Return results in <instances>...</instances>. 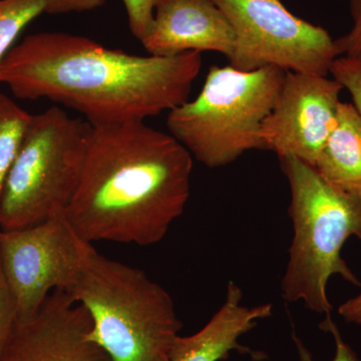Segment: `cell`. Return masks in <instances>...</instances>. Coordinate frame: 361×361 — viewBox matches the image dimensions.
<instances>
[{
    "instance_id": "cell-1",
    "label": "cell",
    "mask_w": 361,
    "mask_h": 361,
    "mask_svg": "<svg viewBox=\"0 0 361 361\" xmlns=\"http://www.w3.org/2000/svg\"><path fill=\"white\" fill-rule=\"evenodd\" d=\"M200 52L137 56L89 37L42 32L13 45L0 84L20 99H47L82 114L92 126L144 122L189 101Z\"/></svg>"
},
{
    "instance_id": "cell-2",
    "label": "cell",
    "mask_w": 361,
    "mask_h": 361,
    "mask_svg": "<svg viewBox=\"0 0 361 361\" xmlns=\"http://www.w3.org/2000/svg\"><path fill=\"white\" fill-rule=\"evenodd\" d=\"M92 127L66 219L90 243H159L186 208L193 157L145 122Z\"/></svg>"
},
{
    "instance_id": "cell-3",
    "label": "cell",
    "mask_w": 361,
    "mask_h": 361,
    "mask_svg": "<svg viewBox=\"0 0 361 361\" xmlns=\"http://www.w3.org/2000/svg\"><path fill=\"white\" fill-rule=\"evenodd\" d=\"M65 291L87 311L90 339L111 361H170L182 322L169 292L144 271L94 249Z\"/></svg>"
},
{
    "instance_id": "cell-4",
    "label": "cell",
    "mask_w": 361,
    "mask_h": 361,
    "mask_svg": "<svg viewBox=\"0 0 361 361\" xmlns=\"http://www.w3.org/2000/svg\"><path fill=\"white\" fill-rule=\"evenodd\" d=\"M279 161L290 188L288 213L294 232L282 296L287 302H302L318 314H330V278L338 275L361 286L341 255L350 237L361 240V199L330 186L314 167L294 157Z\"/></svg>"
},
{
    "instance_id": "cell-5",
    "label": "cell",
    "mask_w": 361,
    "mask_h": 361,
    "mask_svg": "<svg viewBox=\"0 0 361 361\" xmlns=\"http://www.w3.org/2000/svg\"><path fill=\"white\" fill-rule=\"evenodd\" d=\"M286 71L267 66L242 71L212 66L193 101L169 111V134L210 169L252 149H264L260 130L276 103Z\"/></svg>"
},
{
    "instance_id": "cell-6",
    "label": "cell",
    "mask_w": 361,
    "mask_h": 361,
    "mask_svg": "<svg viewBox=\"0 0 361 361\" xmlns=\"http://www.w3.org/2000/svg\"><path fill=\"white\" fill-rule=\"evenodd\" d=\"M92 125L54 106L32 115L0 200V229L66 214L82 177Z\"/></svg>"
},
{
    "instance_id": "cell-7",
    "label": "cell",
    "mask_w": 361,
    "mask_h": 361,
    "mask_svg": "<svg viewBox=\"0 0 361 361\" xmlns=\"http://www.w3.org/2000/svg\"><path fill=\"white\" fill-rule=\"evenodd\" d=\"M233 28L232 68L273 66L286 73L327 75L339 54L326 30L294 16L281 0H212Z\"/></svg>"
},
{
    "instance_id": "cell-8",
    "label": "cell",
    "mask_w": 361,
    "mask_h": 361,
    "mask_svg": "<svg viewBox=\"0 0 361 361\" xmlns=\"http://www.w3.org/2000/svg\"><path fill=\"white\" fill-rule=\"evenodd\" d=\"M94 249L66 214L20 229H0V263L18 320L32 317L52 291H65Z\"/></svg>"
},
{
    "instance_id": "cell-9",
    "label": "cell",
    "mask_w": 361,
    "mask_h": 361,
    "mask_svg": "<svg viewBox=\"0 0 361 361\" xmlns=\"http://www.w3.org/2000/svg\"><path fill=\"white\" fill-rule=\"evenodd\" d=\"M342 90L327 75L286 73L276 103L261 127L264 149L314 167L336 127Z\"/></svg>"
},
{
    "instance_id": "cell-10",
    "label": "cell",
    "mask_w": 361,
    "mask_h": 361,
    "mask_svg": "<svg viewBox=\"0 0 361 361\" xmlns=\"http://www.w3.org/2000/svg\"><path fill=\"white\" fill-rule=\"evenodd\" d=\"M92 319L66 291H52L39 310L18 320L0 361H111L90 339Z\"/></svg>"
},
{
    "instance_id": "cell-11",
    "label": "cell",
    "mask_w": 361,
    "mask_h": 361,
    "mask_svg": "<svg viewBox=\"0 0 361 361\" xmlns=\"http://www.w3.org/2000/svg\"><path fill=\"white\" fill-rule=\"evenodd\" d=\"M141 42L152 56L214 51L229 59L235 35L212 0H161L151 30Z\"/></svg>"
},
{
    "instance_id": "cell-12",
    "label": "cell",
    "mask_w": 361,
    "mask_h": 361,
    "mask_svg": "<svg viewBox=\"0 0 361 361\" xmlns=\"http://www.w3.org/2000/svg\"><path fill=\"white\" fill-rule=\"evenodd\" d=\"M243 291L235 282H229L225 300L203 329L189 336H178L170 361H222L233 351L251 356L253 360L265 358L264 353L242 345L239 339L257 326L261 320L272 315V304L246 306Z\"/></svg>"
},
{
    "instance_id": "cell-13",
    "label": "cell",
    "mask_w": 361,
    "mask_h": 361,
    "mask_svg": "<svg viewBox=\"0 0 361 361\" xmlns=\"http://www.w3.org/2000/svg\"><path fill=\"white\" fill-rule=\"evenodd\" d=\"M314 168L330 186L361 199V115L353 103L339 104L336 127Z\"/></svg>"
},
{
    "instance_id": "cell-14",
    "label": "cell",
    "mask_w": 361,
    "mask_h": 361,
    "mask_svg": "<svg viewBox=\"0 0 361 361\" xmlns=\"http://www.w3.org/2000/svg\"><path fill=\"white\" fill-rule=\"evenodd\" d=\"M32 116L11 97L0 92V200Z\"/></svg>"
},
{
    "instance_id": "cell-15",
    "label": "cell",
    "mask_w": 361,
    "mask_h": 361,
    "mask_svg": "<svg viewBox=\"0 0 361 361\" xmlns=\"http://www.w3.org/2000/svg\"><path fill=\"white\" fill-rule=\"evenodd\" d=\"M45 9L47 0H0V63L20 32Z\"/></svg>"
},
{
    "instance_id": "cell-16",
    "label": "cell",
    "mask_w": 361,
    "mask_h": 361,
    "mask_svg": "<svg viewBox=\"0 0 361 361\" xmlns=\"http://www.w3.org/2000/svg\"><path fill=\"white\" fill-rule=\"evenodd\" d=\"M329 73L348 90L353 104L361 115V58L338 56L332 63Z\"/></svg>"
},
{
    "instance_id": "cell-17",
    "label": "cell",
    "mask_w": 361,
    "mask_h": 361,
    "mask_svg": "<svg viewBox=\"0 0 361 361\" xmlns=\"http://www.w3.org/2000/svg\"><path fill=\"white\" fill-rule=\"evenodd\" d=\"M161 0H123L130 32L142 42L153 25L157 6Z\"/></svg>"
},
{
    "instance_id": "cell-18",
    "label": "cell",
    "mask_w": 361,
    "mask_h": 361,
    "mask_svg": "<svg viewBox=\"0 0 361 361\" xmlns=\"http://www.w3.org/2000/svg\"><path fill=\"white\" fill-rule=\"evenodd\" d=\"M320 329L329 332L336 342V355L331 361H361L349 344L344 341L341 330L332 319L331 314L325 315L324 320L319 324ZM293 341L295 342L297 353L300 361H314L307 348L302 341L293 334Z\"/></svg>"
},
{
    "instance_id": "cell-19",
    "label": "cell",
    "mask_w": 361,
    "mask_h": 361,
    "mask_svg": "<svg viewBox=\"0 0 361 361\" xmlns=\"http://www.w3.org/2000/svg\"><path fill=\"white\" fill-rule=\"evenodd\" d=\"M18 320V308L0 263V353Z\"/></svg>"
},
{
    "instance_id": "cell-20",
    "label": "cell",
    "mask_w": 361,
    "mask_h": 361,
    "mask_svg": "<svg viewBox=\"0 0 361 361\" xmlns=\"http://www.w3.org/2000/svg\"><path fill=\"white\" fill-rule=\"evenodd\" d=\"M350 14L353 25L336 44L341 56L361 58V0H350Z\"/></svg>"
},
{
    "instance_id": "cell-21",
    "label": "cell",
    "mask_w": 361,
    "mask_h": 361,
    "mask_svg": "<svg viewBox=\"0 0 361 361\" xmlns=\"http://www.w3.org/2000/svg\"><path fill=\"white\" fill-rule=\"evenodd\" d=\"M106 0H47L45 13L66 14L85 13L104 6Z\"/></svg>"
},
{
    "instance_id": "cell-22",
    "label": "cell",
    "mask_w": 361,
    "mask_h": 361,
    "mask_svg": "<svg viewBox=\"0 0 361 361\" xmlns=\"http://www.w3.org/2000/svg\"><path fill=\"white\" fill-rule=\"evenodd\" d=\"M338 313L346 322L361 325V292L342 303L339 306Z\"/></svg>"
}]
</instances>
